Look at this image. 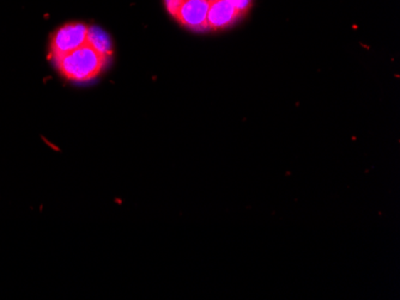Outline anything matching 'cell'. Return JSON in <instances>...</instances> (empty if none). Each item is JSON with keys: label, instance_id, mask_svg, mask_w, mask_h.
I'll return each mask as SVG.
<instances>
[{"label": "cell", "instance_id": "2", "mask_svg": "<svg viewBox=\"0 0 400 300\" xmlns=\"http://www.w3.org/2000/svg\"><path fill=\"white\" fill-rule=\"evenodd\" d=\"M110 60V58L105 57L87 42L52 63L59 75L68 82L88 83L105 71Z\"/></svg>", "mask_w": 400, "mask_h": 300}, {"label": "cell", "instance_id": "4", "mask_svg": "<svg viewBox=\"0 0 400 300\" xmlns=\"http://www.w3.org/2000/svg\"><path fill=\"white\" fill-rule=\"evenodd\" d=\"M88 42L94 47L98 52L103 54L105 57L110 58L113 55V49H112V43H110V38L105 31H100L95 26H90L89 31V38Z\"/></svg>", "mask_w": 400, "mask_h": 300}, {"label": "cell", "instance_id": "1", "mask_svg": "<svg viewBox=\"0 0 400 300\" xmlns=\"http://www.w3.org/2000/svg\"><path fill=\"white\" fill-rule=\"evenodd\" d=\"M164 3L180 26L204 33L234 26L247 16L253 0H164Z\"/></svg>", "mask_w": 400, "mask_h": 300}, {"label": "cell", "instance_id": "3", "mask_svg": "<svg viewBox=\"0 0 400 300\" xmlns=\"http://www.w3.org/2000/svg\"><path fill=\"white\" fill-rule=\"evenodd\" d=\"M90 26L82 22L66 23L49 38L48 59L54 61L87 43Z\"/></svg>", "mask_w": 400, "mask_h": 300}]
</instances>
